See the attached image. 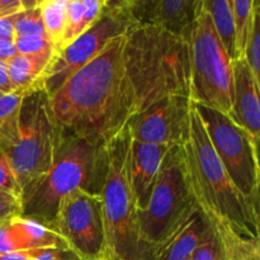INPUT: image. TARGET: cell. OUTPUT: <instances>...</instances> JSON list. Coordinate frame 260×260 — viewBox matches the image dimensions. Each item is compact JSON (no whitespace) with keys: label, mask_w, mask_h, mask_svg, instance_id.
<instances>
[{"label":"cell","mask_w":260,"mask_h":260,"mask_svg":"<svg viewBox=\"0 0 260 260\" xmlns=\"http://www.w3.org/2000/svg\"><path fill=\"white\" fill-rule=\"evenodd\" d=\"M22 215V202L19 197L0 192V225Z\"/></svg>","instance_id":"obj_30"},{"label":"cell","mask_w":260,"mask_h":260,"mask_svg":"<svg viewBox=\"0 0 260 260\" xmlns=\"http://www.w3.org/2000/svg\"><path fill=\"white\" fill-rule=\"evenodd\" d=\"M244 60L248 62L256 83L260 84V12L254 18L253 28L244 53Z\"/></svg>","instance_id":"obj_27"},{"label":"cell","mask_w":260,"mask_h":260,"mask_svg":"<svg viewBox=\"0 0 260 260\" xmlns=\"http://www.w3.org/2000/svg\"><path fill=\"white\" fill-rule=\"evenodd\" d=\"M52 231L61 236L83 260L104 258V225L102 196L76 190L58 206Z\"/></svg>","instance_id":"obj_11"},{"label":"cell","mask_w":260,"mask_h":260,"mask_svg":"<svg viewBox=\"0 0 260 260\" xmlns=\"http://www.w3.org/2000/svg\"><path fill=\"white\" fill-rule=\"evenodd\" d=\"M38 8L46 36L58 53L68 23V0H38Z\"/></svg>","instance_id":"obj_23"},{"label":"cell","mask_w":260,"mask_h":260,"mask_svg":"<svg viewBox=\"0 0 260 260\" xmlns=\"http://www.w3.org/2000/svg\"><path fill=\"white\" fill-rule=\"evenodd\" d=\"M30 260H83L70 248H50L36 250Z\"/></svg>","instance_id":"obj_31"},{"label":"cell","mask_w":260,"mask_h":260,"mask_svg":"<svg viewBox=\"0 0 260 260\" xmlns=\"http://www.w3.org/2000/svg\"><path fill=\"white\" fill-rule=\"evenodd\" d=\"M36 250L32 251H14V253L0 254V260H30Z\"/></svg>","instance_id":"obj_35"},{"label":"cell","mask_w":260,"mask_h":260,"mask_svg":"<svg viewBox=\"0 0 260 260\" xmlns=\"http://www.w3.org/2000/svg\"><path fill=\"white\" fill-rule=\"evenodd\" d=\"M210 228V220L198 208L183 228L155 250L154 260H190Z\"/></svg>","instance_id":"obj_16"},{"label":"cell","mask_w":260,"mask_h":260,"mask_svg":"<svg viewBox=\"0 0 260 260\" xmlns=\"http://www.w3.org/2000/svg\"><path fill=\"white\" fill-rule=\"evenodd\" d=\"M211 222L220 239L225 260H260L259 238L240 235L225 223Z\"/></svg>","instance_id":"obj_20"},{"label":"cell","mask_w":260,"mask_h":260,"mask_svg":"<svg viewBox=\"0 0 260 260\" xmlns=\"http://www.w3.org/2000/svg\"><path fill=\"white\" fill-rule=\"evenodd\" d=\"M182 147L193 196L206 217L225 223L240 235L259 238V207L246 200L230 179L194 106L189 139Z\"/></svg>","instance_id":"obj_4"},{"label":"cell","mask_w":260,"mask_h":260,"mask_svg":"<svg viewBox=\"0 0 260 260\" xmlns=\"http://www.w3.org/2000/svg\"><path fill=\"white\" fill-rule=\"evenodd\" d=\"M0 91L4 94L15 91L9 80V75H8L7 62L2 60H0Z\"/></svg>","instance_id":"obj_33"},{"label":"cell","mask_w":260,"mask_h":260,"mask_svg":"<svg viewBox=\"0 0 260 260\" xmlns=\"http://www.w3.org/2000/svg\"><path fill=\"white\" fill-rule=\"evenodd\" d=\"M3 94H4V93H2V91H0V96H2V95H3Z\"/></svg>","instance_id":"obj_36"},{"label":"cell","mask_w":260,"mask_h":260,"mask_svg":"<svg viewBox=\"0 0 260 260\" xmlns=\"http://www.w3.org/2000/svg\"><path fill=\"white\" fill-rule=\"evenodd\" d=\"M123 63L131 118L169 96L189 98V38L134 27L126 35Z\"/></svg>","instance_id":"obj_2"},{"label":"cell","mask_w":260,"mask_h":260,"mask_svg":"<svg viewBox=\"0 0 260 260\" xmlns=\"http://www.w3.org/2000/svg\"><path fill=\"white\" fill-rule=\"evenodd\" d=\"M189 63L190 101L229 114L234 101L233 61L216 33L203 2L190 32Z\"/></svg>","instance_id":"obj_8"},{"label":"cell","mask_w":260,"mask_h":260,"mask_svg":"<svg viewBox=\"0 0 260 260\" xmlns=\"http://www.w3.org/2000/svg\"><path fill=\"white\" fill-rule=\"evenodd\" d=\"M192 109L193 102L188 96H169L132 117L126 127L132 140L183 146L189 139Z\"/></svg>","instance_id":"obj_12"},{"label":"cell","mask_w":260,"mask_h":260,"mask_svg":"<svg viewBox=\"0 0 260 260\" xmlns=\"http://www.w3.org/2000/svg\"><path fill=\"white\" fill-rule=\"evenodd\" d=\"M190 260H225L220 239H218L212 222H211V228L207 235L203 239L202 243L198 245V248L196 249Z\"/></svg>","instance_id":"obj_28"},{"label":"cell","mask_w":260,"mask_h":260,"mask_svg":"<svg viewBox=\"0 0 260 260\" xmlns=\"http://www.w3.org/2000/svg\"><path fill=\"white\" fill-rule=\"evenodd\" d=\"M131 135L127 127L107 142L108 169L102 189L106 260H154L142 241L137 207L128 177Z\"/></svg>","instance_id":"obj_5"},{"label":"cell","mask_w":260,"mask_h":260,"mask_svg":"<svg viewBox=\"0 0 260 260\" xmlns=\"http://www.w3.org/2000/svg\"><path fill=\"white\" fill-rule=\"evenodd\" d=\"M235 25L236 53L238 60L244 58L246 43L253 28L254 18L260 12L259 2L256 0H230Z\"/></svg>","instance_id":"obj_24"},{"label":"cell","mask_w":260,"mask_h":260,"mask_svg":"<svg viewBox=\"0 0 260 260\" xmlns=\"http://www.w3.org/2000/svg\"><path fill=\"white\" fill-rule=\"evenodd\" d=\"M14 38L24 36H46L38 3L35 8L23 10L13 17ZM47 37V36H46Z\"/></svg>","instance_id":"obj_25"},{"label":"cell","mask_w":260,"mask_h":260,"mask_svg":"<svg viewBox=\"0 0 260 260\" xmlns=\"http://www.w3.org/2000/svg\"><path fill=\"white\" fill-rule=\"evenodd\" d=\"M193 106L230 179L246 200L259 207V142L234 123L228 114L202 104Z\"/></svg>","instance_id":"obj_9"},{"label":"cell","mask_w":260,"mask_h":260,"mask_svg":"<svg viewBox=\"0 0 260 260\" xmlns=\"http://www.w3.org/2000/svg\"><path fill=\"white\" fill-rule=\"evenodd\" d=\"M106 2L107 0H68V23L60 52L98 22L106 9Z\"/></svg>","instance_id":"obj_18"},{"label":"cell","mask_w":260,"mask_h":260,"mask_svg":"<svg viewBox=\"0 0 260 260\" xmlns=\"http://www.w3.org/2000/svg\"><path fill=\"white\" fill-rule=\"evenodd\" d=\"M234 101L229 118L245 129L255 141L260 140V101L258 84L244 58L233 61Z\"/></svg>","instance_id":"obj_15"},{"label":"cell","mask_w":260,"mask_h":260,"mask_svg":"<svg viewBox=\"0 0 260 260\" xmlns=\"http://www.w3.org/2000/svg\"><path fill=\"white\" fill-rule=\"evenodd\" d=\"M182 146L170 147L162 160L147 206L137 211L141 239L152 251L187 223L198 210Z\"/></svg>","instance_id":"obj_6"},{"label":"cell","mask_w":260,"mask_h":260,"mask_svg":"<svg viewBox=\"0 0 260 260\" xmlns=\"http://www.w3.org/2000/svg\"><path fill=\"white\" fill-rule=\"evenodd\" d=\"M10 231L17 251H32L50 248H69L62 238L55 231L36 221L20 216L9 221Z\"/></svg>","instance_id":"obj_17"},{"label":"cell","mask_w":260,"mask_h":260,"mask_svg":"<svg viewBox=\"0 0 260 260\" xmlns=\"http://www.w3.org/2000/svg\"><path fill=\"white\" fill-rule=\"evenodd\" d=\"M203 7L212 19L216 33L231 61L238 60L235 25L230 0H203Z\"/></svg>","instance_id":"obj_22"},{"label":"cell","mask_w":260,"mask_h":260,"mask_svg":"<svg viewBox=\"0 0 260 260\" xmlns=\"http://www.w3.org/2000/svg\"><path fill=\"white\" fill-rule=\"evenodd\" d=\"M107 169V144H90L63 131L50 170L22 188L20 217L52 230L61 201L76 190L101 194Z\"/></svg>","instance_id":"obj_3"},{"label":"cell","mask_w":260,"mask_h":260,"mask_svg":"<svg viewBox=\"0 0 260 260\" xmlns=\"http://www.w3.org/2000/svg\"><path fill=\"white\" fill-rule=\"evenodd\" d=\"M63 129L53 117L50 96L42 88L23 95L19 114V137L15 146L4 152L20 188L50 170L60 146Z\"/></svg>","instance_id":"obj_7"},{"label":"cell","mask_w":260,"mask_h":260,"mask_svg":"<svg viewBox=\"0 0 260 260\" xmlns=\"http://www.w3.org/2000/svg\"><path fill=\"white\" fill-rule=\"evenodd\" d=\"M203 0H126L136 27H156L179 37H190Z\"/></svg>","instance_id":"obj_13"},{"label":"cell","mask_w":260,"mask_h":260,"mask_svg":"<svg viewBox=\"0 0 260 260\" xmlns=\"http://www.w3.org/2000/svg\"><path fill=\"white\" fill-rule=\"evenodd\" d=\"M52 57L28 56L17 53L7 61L8 75L15 91L27 93L40 86L41 79L48 68Z\"/></svg>","instance_id":"obj_19"},{"label":"cell","mask_w":260,"mask_h":260,"mask_svg":"<svg viewBox=\"0 0 260 260\" xmlns=\"http://www.w3.org/2000/svg\"><path fill=\"white\" fill-rule=\"evenodd\" d=\"M17 53L41 57H55L57 55L55 47L46 36H24L14 38Z\"/></svg>","instance_id":"obj_26"},{"label":"cell","mask_w":260,"mask_h":260,"mask_svg":"<svg viewBox=\"0 0 260 260\" xmlns=\"http://www.w3.org/2000/svg\"><path fill=\"white\" fill-rule=\"evenodd\" d=\"M98 260H106V259H98Z\"/></svg>","instance_id":"obj_37"},{"label":"cell","mask_w":260,"mask_h":260,"mask_svg":"<svg viewBox=\"0 0 260 260\" xmlns=\"http://www.w3.org/2000/svg\"><path fill=\"white\" fill-rule=\"evenodd\" d=\"M0 38L14 41V25H13V17L0 18Z\"/></svg>","instance_id":"obj_34"},{"label":"cell","mask_w":260,"mask_h":260,"mask_svg":"<svg viewBox=\"0 0 260 260\" xmlns=\"http://www.w3.org/2000/svg\"><path fill=\"white\" fill-rule=\"evenodd\" d=\"M15 55H17V50H15L14 41L0 38V60L7 62Z\"/></svg>","instance_id":"obj_32"},{"label":"cell","mask_w":260,"mask_h":260,"mask_svg":"<svg viewBox=\"0 0 260 260\" xmlns=\"http://www.w3.org/2000/svg\"><path fill=\"white\" fill-rule=\"evenodd\" d=\"M0 192L9 193L19 198L22 194V188L18 182L14 169L3 151H0Z\"/></svg>","instance_id":"obj_29"},{"label":"cell","mask_w":260,"mask_h":260,"mask_svg":"<svg viewBox=\"0 0 260 260\" xmlns=\"http://www.w3.org/2000/svg\"><path fill=\"white\" fill-rule=\"evenodd\" d=\"M124 41L126 35L112 41L50 96L51 111L63 131L102 145L127 126L131 114Z\"/></svg>","instance_id":"obj_1"},{"label":"cell","mask_w":260,"mask_h":260,"mask_svg":"<svg viewBox=\"0 0 260 260\" xmlns=\"http://www.w3.org/2000/svg\"><path fill=\"white\" fill-rule=\"evenodd\" d=\"M170 146L149 144L131 139L128 177L137 211L144 210L156 183L160 168Z\"/></svg>","instance_id":"obj_14"},{"label":"cell","mask_w":260,"mask_h":260,"mask_svg":"<svg viewBox=\"0 0 260 260\" xmlns=\"http://www.w3.org/2000/svg\"><path fill=\"white\" fill-rule=\"evenodd\" d=\"M24 93L13 91L0 96V151L8 152L19 137V114Z\"/></svg>","instance_id":"obj_21"},{"label":"cell","mask_w":260,"mask_h":260,"mask_svg":"<svg viewBox=\"0 0 260 260\" xmlns=\"http://www.w3.org/2000/svg\"><path fill=\"white\" fill-rule=\"evenodd\" d=\"M134 27L136 25L129 17L126 0H107L106 9L98 22L53 57L38 88L51 96L112 41L127 35Z\"/></svg>","instance_id":"obj_10"}]
</instances>
